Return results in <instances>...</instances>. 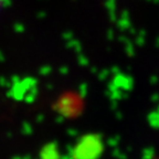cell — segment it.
Returning a JSON list of instances; mask_svg holds the SVG:
<instances>
[{
    "instance_id": "cell-1",
    "label": "cell",
    "mask_w": 159,
    "mask_h": 159,
    "mask_svg": "<svg viewBox=\"0 0 159 159\" xmlns=\"http://www.w3.org/2000/svg\"><path fill=\"white\" fill-rule=\"evenodd\" d=\"M3 2H5V0H0V10H1V8H2Z\"/></svg>"
},
{
    "instance_id": "cell-2",
    "label": "cell",
    "mask_w": 159,
    "mask_h": 159,
    "mask_svg": "<svg viewBox=\"0 0 159 159\" xmlns=\"http://www.w3.org/2000/svg\"><path fill=\"white\" fill-rule=\"evenodd\" d=\"M152 159H159V156H156V157H154V158H152Z\"/></svg>"
}]
</instances>
